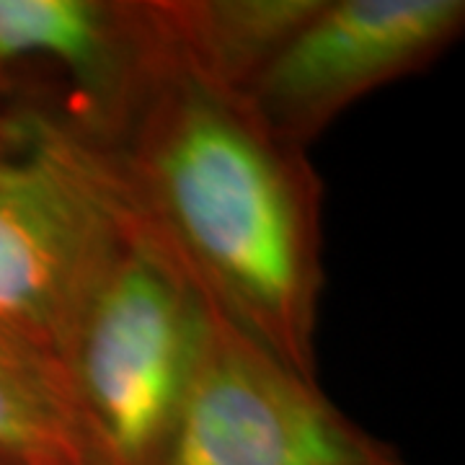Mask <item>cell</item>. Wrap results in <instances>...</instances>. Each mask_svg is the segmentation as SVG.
<instances>
[{"label":"cell","instance_id":"1","mask_svg":"<svg viewBox=\"0 0 465 465\" xmlns=\"http://www.w3.org/2000/svg\"><path fill=\"white\" fill-rule=\"evenodd\" d=\"M101 153L127 215L202 300L316 381L323 186L308 150L171 47L133 119Z\"/></svg>","mask_w":465,"mask_h":465},{"label":"cell","instance_id":"2","mask_svg":"<svg viewBox=\"0 0 465 465\" xmlns=\"http://www.w3.org/2000/svg\"><path fill=\"white\" fill-rule=\"evenodd\" d=\"M116 213L119 238L57 360L101 463L158 465L197 367L210 305L119 197Z\"/></svg>","mask_w":465,"mask_h":465},{"label":"cell","instance_id":"3","mask_svg":"<svg viewBox=\"0 0 465 465\" xmlns=\"http://www.w3.org/2000/svg\"><path fill=\"white\" fill-rule=\"evenodd\" d=\"M119 228L104 153L14 99L0 124V329L57 360Z\"/></svg>","mask_w":465,"mask_h":465},{"label":"cell","instance_id":"4","mask_svg":"<svg viewBox=\"0 0 465 465\" xmlns=\"http://www.w3.org/2000/svg\"><path fill=\"white\" fill-rule=\"evenodd\" d=\"M158 465H406L308 381L210 308Z\"/></svg>","mask_w":465,"mask_h":465},{"label":"cell","instance_id":"5","mask_svg":"<svg viewBox=\"0 0 465 465\" xmlns=\"http://www.w3.org/2000/svg\"><path fill=\"white\" fill-rule=\"evenodd\" d=\"M463 26V0H321L243 96L308 150L351 104L432 65Z\"/></svg>","mask_w":465,"mask_h":465},{"label":"cell","instance_id":"6","mask_svg":"<svg viewBox=\"0 0 465 465\" xmlns=\"http://www.w3.org/2000/svg\"><path fill=\"white\" fill-rule=\"evenodd\" d=\"M155 0H0V81L42 67L52 78L18 101L106 150L168 60Z\"/></svg>","mask_w":465,"mask_h":465},{"label":"cell","instance_id":"7","mask_svg":"<svg viewBox=\"0 0 465 465\" xmlns=\"http://www.w3.org/2000/svg\"><path fill=\"white\" fill-rule=\"evenodd\" d=\"M321 0H155L173 52L207 81L246 94Z\"/></svg>","mask_w":465,"mask_h":465},{"label":"cell","instance_id":"8","mask_svg":"<svg viewBox=\"0 0 465 465\" xmlns=\"http://www.w3.org/2000/svg\"><path fill=\"white\" fill-rule=\"evenodd\" d=\"M0 458L14 465H104L63 365L3 329Z\"/></svg>","mask_w":465,"mask_h":465},{"label":"cell","instance_id":"9","mask_svg":"<svg viewBox=\"0 0 465 465\" xmlns=\"http://www.w3.org/2000/svg\"><path fill=\"white\" fill-rule=\"evenodd\" d=\"M11 104H14V94L8 91V85L0 81V124H3V119L8 114Z\"/></svg>","mask_w":465,"mask_h":465},{"label":"cell","instance_id":"10","mask_svg":"<svg viewBox=\"0 0 465 465\" xmlns=\"http://www.w3.org/2000/svg\"><path fill=\"white\" fill-rule=\"evenodd\" d=\"M0 465H14L11 460H5V458H0Z\"/></svg>","mask_w":465,"mask_h":465}]
</instances>
